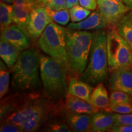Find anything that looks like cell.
I'll return each instance as SVG.
<instances>
[{
  "mask_svg": "<svg viewBox=\"0 0 132 132\" xmlns=\"http://www.w3.org/2000/svg\"><path fill=\"white\" fill-rule=\"evenodd\" d=\"M89 103L99 110L110 111V98L103 82L98 84L94 89L90 96Z\"/></svg>",
  "mask_w": 132,
  "mask_h": 132,
  "instance_id": "d6986e66",
  "label": "cell"
},
{
  "mask_svg": "<svg viewBox=\"0 0 132 132\" xmlns=\"http://www.w3.org/2000/svg\"><path fill=\"white\" fill-rule=\"evenodd\" d=\"M34 1H41V0H34Z\"/></svg>",
  "mask_w": 132,
  "mask_h": 132,
  "instance_id": "d590c367",
  "label": "cell"
},
{
  "mask_svg": "<svg viewBox=\"0 0 132 132\" xmlns=\"http://www.w3.org/2000/svg\"><path fill=\"white\" fill-rule=\"evenodd\" d=\"M13 5L1 1L0 3V27L1 31L11 25L12 22Z\"/></svg>",
  "mask_w": 132,
  "mask_h": 132,
  "instance_id": "44dd1931",
  "label": "cell"
},
{
  "mask_svg": "<svg viewBox=\"0 0 132 132\" xmlns=\"http://www.w3.org/2000/svg\"><path fill=\"white\" fill-rule=\"evenodd\" d=\"M116 29L132 50V10L127 13L119 21Z\"/></svg>",
  "mask_w": 132,
  "mask_h": 132,
  "instance_id": "ffe728a7",
  "label": "cell"
},
{
  "mask_svg": "<svg viewBox=\"0 0 132 132\" xmlns=\"http://www.w3.org/2000/svg\"><path fill=\"white\" fill-rule=\"evenodd\" d=\"M110 106L120 104H132V96L122 91H112L110 97Z\"/></svg>",
  "mask_w": 132,
  "mask_h": 132,
  "instance_id": "d4e9b609",
  "label": "cell"
},
{
  "mask_svg": "<svg viewBox=\"0 0 132 132\" xmlns=\"http://www.w3.org/2000/svg\"><path fill=\"white\" fill-rule=\"evenodd\" d=\"M115 120V114L107 111H98L92 115L90 131H109L114 125Z\"/></svg>",
  "mask_w": 132,
  "mask_h": 132,
  "instance_id": "9a60e30c",
  "label": "cell"
},
{
  "mask_svg": "<svg viewBox=\"0 0 132 132\" xmlns=\"http://www.w3.org/2000/svg\"><path fill=\"white\" fill-rule=\"evenodd\" d=\"M1 132H21L23 131L22 128L19 125L10 122H3L1 123Z\"/></svg>",
  "mask_w": 132,
  "mask_h": 132,
  "instance_id": "f546056e",
  "label": "cell"
},
{
  "mask_svg": "<svg viewBox=\"0 0 132 132\" xmlns=\"http://www.w3.org/2000/svg\"><path fill=\"white\" fill-rule=\"evenodd\" d=\"M131 70H132V65H131Z\"/></svg>",
  "mask_w": 132,
  "mask_h": 132,
  "instance_id": "8d00e7d4",
  "label": "cell"
},
{
  "mask_svg": "<svg viewBox=\"0 0 132 132\" xmlns=\"http://www.w3.org/2000/svg\"><path fill=\"white\" fill-rule=\"evenodd\" d=\"M40 78L45 95L50 100L66 96L68 90V73L52 57L40 54Z\"/></svg>",
  "mask_w": 132,
  "mask_h": 132,
  "instance_id": "3957f363",
  "label": "cell"
},
{
  "mask_svg": "<svg viewBox=\"0 0 132 132\" xmlns=\"http://www.w3.org/2000/svg\"><path fill=\"white\" fill-rule=\"evenodd\" d=\"M99 12L108 24V28L116 27L117 24L131 8L121 0H97Z\"/></svg>",
  "mask_w": 132,
  "mask_h": 132,
  "instance_id": "52a82bcc",
  "label": "cell"
},
{
  "mask_svg": "<svg viewBox=\"0 0 132 132\" xmlns=\"http://www.w3.org/2000/svg\"><path fill=\"white\" fill-rule=\"evenodd\" d=\"M106 36L109 72L131 67L132 50L118 32L116 27L108 28Z\"/></svg>",
  "mask_w": 132,
  "mask_h": 132,
  "instance_id": "8992f818",
  "label": "cell"
},
{
  "mask_svg": "<svg viewBox=\"0 0 132 132\" xmlns=\"http://www.w3.org/2000/svg\"><path fill=\"white\" fill-rule=\"evenodd\" d=\"M108 28V24L106 20L97 11L91 13L87 18L80 22L69 24L67 28L75 30L97 31Z\"/></svg>",
  "mask_w": 132,
  "mask_h": 132,
  "instance_id": "4fadbf2b",
  "label": "cell"
},
{
  "mask_svg": "<svg viewBox=\"0 0 132 132\" xmlns=\"http://www.w3.org/2000/svg\"><path fill=\"white\" fill-rule=\"evenodd\" d=\"M123 1L127 5L132 8V0H123Z\"/></svg>",
  "mask_w": 132,
  "mask_h": 132,
  "instance_id": "836d02e7",
  "label": "cell"
},
{
  "mask_svg": "<svg viewBox=\"0 0 132 132\" xmlns=\"http://www.w3.org/2000/svg\"><path fill=\"white\" fill-rule=\"evenodd\" d=\"M93 33L88 31H66V48L71 72L80 77L86 68L91 50Z\"/></svg>",
  "mask_w": 132,
  "mask_h": 132,
  "instance_id": "277c9868",
  "label": "cell"
},
{
  "mask_svg": "<svg viewBox=\"0 0 132 132\" xmlns=\"http://www.w3.org/2000/svg\"><path fill=\"white\" fill-rule=\"evenodd\" d=\"M52 105L47 101L39 98L32 113L23 125V131L31 132L39 130L42 125L47 122L52 112L56 110L52 107Z\"/></svg>",
  "mask_w": 132,
  "mask_h": 132,
  "instance_id": "9c48e42d",
  "label": "cell"
},
{
  "mask_svg": "<svg viewBox=\"0 0 132 132\" xmlns=\"http://www.w3.org/2000/svg\"><path fill=\"white\" fill-rule=\"evenodd\" d=\"M1 1L8 3V4H13L14 3L15 0H1Z\"/></svg>",
  "mask_w": 132,
  "mask_h": 132,
  "instance_id": "e575fe53",
  "label": "cell"
},
{
  "mask_svg": "<svg viewBox=\"0 0 132 132\" xmlns=\"http://www.w3.org/2000/svg\"><path fill=\"white\" fill-rule=\"evenodd\" d=\"M70 20L72 23H77L87 18L90 13V10L82 7L80 4H77L69 9Z\"/></svg>",
  "mask_w": 132,
  "mask_h": 132,
  "instance_id": "cb8c5ba5",
  "label": "cell"
},
{
  "mask_svg": "<svg viewBox=\"0 0 132 132\" xmlns=\"http://www.w3.org/2000/svg\"><path fill=\"white\" fill-rule=\"evenodd\" d=\"M110 111L119 114L132 113V104H120L110 106Z\"/></svg>",
  "mask_w": 132,
  "mask_h": 132,
  "instance_id": "f1b7e54d",
  "label": "cell"
},
{
  "mask_svg": "<svg viewBox=\"0 0 132 132\" xmlns=\"http://www.w3.org/2000/svg\"><path fill=\"white\" fill-rule=\"evenodd\" d=\"M78 4L79 0H66V7L69 9Z\"/></svg>",
  "mask_w": 132,
  "mask_h": 132,
  "instance_id": "d6a6232c",
  "label": "cell"
},
{
  "mask_svg": "<svg viewBox=\"0 0 132 132\" xmlns=\"http://www.w3.org/2000/svg\"><path fill=\"white\" fill-rule=\"evenodd\" d=\"M109 87L111 91H122L132 96V70L131 67L118 69L111 72Z\"/></svg>",
  "mask_w": 132,
  "mask_h": 132,
  "instance_id": "8fae6325",
  "label": "cell"
},
{
  "mask_svg": "<svg viewBox=\"0 0 132 132\" xmlns=\"http://www.w3.org/2000/svg\"><path fill=\"white\" fill-rule=\"evenodd\" d=\"M94 89L93 87L87 82L73 77L69 81L67 93L89 102Z\"/></svg>",
  "mask_w": 132,
  "mask_h": 132,
  "instance_id": "e0dca14e",
  "label": "cell"
},
{
  "mask_svg": "<svg viewBox=\"0 0 132 132\" xmlns=\"http://www.w3.org/2000/svg\"><path fill=\"white\" fill-rule=\"evenodd\" d=\"M28 36L15 24H11L1 31V38L12 44L21 52L29 47Z\"/></svg>",
  "mask_w": 132,
  "mask_h": 132,
  "instance_id": "7c38bea8",
  "label": "cell"
},
{
  "mask_svg": "<svg viewBox=\"0 0 132 132\" xmlns=\"http://www.w3.org/2000/svg\"><path fill=\"white\" fill-rule=\"evenodd\" d=\"M52 21H53L50 16L42 3L34 8L30 14L27 28L28 37L34 40L39 39Z\"/></svg>",
  "mask_w": 132,
  "mask_h": 132,
  "instance_id": "ba28073f",
  "label": "cell"
},
{
  "mask_svg": "<svg viewBox=\"0 0 132 132\" xmlns=\"http://www.w3.org/2000/svg\"><path fill=\"white\" fill-rule=\"evenodd\" d=\"M131 10H132V8H131Z\"/></svg>",
  "mask_w": 132,
  "mask_h": 132,
  "instance_id": "f35d334b",
  "label": "cell"
},
{
  "mask_svg": "<svg viewBox=\"0 0 132 132\" xmlns=\"http://www.w3.org/2000/svg\"><path fill=\"white\" fill-rule=\"evenodd\" d=\"M41 2L44 6L55 11L67 8L66 0H41Z\"/></svg>",
  "mask_w": 132,
  "mask_h": 132,
  "instance_id": "4316f807",
  "label": "cell"
},
{
  "mask_svg": "<svg viewBox=\"0 0 132 132\" xmlns=\"http://www.w3.org/2000/svg\"><path fill=\"white\" fill-rule=\"evenodd\" d=\"M67 29L52 21L39 38V47L45 54L60 64L67 72L72 73L66 48Z\"/></svg>",
  "mask_w": 132,
  "mask_h": 132,
  "instance_id": "5b68a950",
  "label": "cell"
},
{
  "mask_svg": "<svg viewBox=\"0 0 132 132\" xmlns=\"http://www.w3.org/2000/svg\"><path fill=\"white\" fill-rule=\"evenodd\" d=\"M109 131L113 132H132V125H114Z\"/></svg>",
  "mask_w": 132,
  "mask_h": 132,
  "instance_id": "1f68e13d",
  "label": "cell"
},
{
  "mask_svg": "<svg viewBox=\"0 0 132 132\" xmlns=\"http://www.w3.org/2000/svg\"><path fill=\"white\" fill-rule=\"evenodd\" d=\"M66 123L72 131L77 132L90 131L92 115L66 112Z\"/></svg>",
  "mask_w": 132,
  "mask_h": 132,
  "instance_id": "2e32d148",
  "label": "cell"
},
{
  "mask_svg": "<svg viewBox=\"0 0 132 132\" xmlns=\"http://www.w3.org/2000/svg\"><path fill=\"white\" fill-rule=\"evenodd\" d=\"M65 108L66 112L92 115L99 110L89 102L67 93L65 96Z\"/></svg>",
  "mask_w": 132,
  "mask_h": 132,
  "instance_id": "5bb4252c",
  "label": "cell"
},
{
  "mask_svg": "<svg viewBox=\"0 0 132 132\" xmlns=\"http://www.w3.org/2000/svg\"><path fill=\"white\" fill-rule=\"evenodd\" d=\"M4 61L0 62V97L2 98L9 90L10 82V72L7 65Z\"/></svg>",
  "mask_w": 132,
  "mask_h": 132,
  "instance_id": "603a6c76",
  "label": "cell"
},
{
  "mask_svg": "<svg viewBox=\"0 0 132 132\" xmlns=\"http://www.w3.org/2000/svg\"><path fill=\"white\" fill-rule=\"evenodd\" d=\"M92 36L89 61L80 79L91 86L106 81L108 77L106 31H94Z\"/></svg>",
  "mask_w": 132,
  "mask_h": 132,
  "instance_id": "7a4b0ae2",
  "label": "cell"
},
{
  "mask_svg": "<svg viewBox=\"0 0 132 132\" xmlns=\"http://www.w3.org/2000/svg\"><path fill=\"white\" fill-rule=\"evenodd\" d=\"M114 125H132V113L119 114L115 113Z\"/></svg>",
  "mask_w": 132,
  "mask_h": 132,
  "instance_id": "83f0119b",
  "label": "cell"
},
{
  "mask_svg": "<svg viewBox=\"0 0 132 132\" xmlns=\"http://www.w3.org/2000/svg\"><path fill=\"white\" fill-rule=\"evenodd\" d=\"M40 4H42L41 1L34 0H15L13 3L12 22L19 26L27 35V28L31 13Z\"/></svg>",
  "mask_w": 132,
  "mask_h": 132,
  "instance_id": "30bf717a",
  "label": "cell"
},
{
  "mask_svg": "<svg viewBox=\"0 0 132 132\" xmlns=\"http://www.w3.org/2000/svg\"><path fill=\"white\" fill-rule=\"evenodd\" d=\"M121 1H122V0H121Z\"/></svg>",
  "mask_w": 132,
  "mask_h": 132,
  "instance_id": "74e56055",
  "label": "cell"
},
{
  "mask_svg": "<svg viewBox=\"0 0 132 132\" xmlns=\"http://www.w3.org/2000/svg\"><path fill=\"white\" fill-rule=\"evenodd\" d=\"M79 4L90 11H94L97 8V0H79Z\"/></svg>",
  "mask_w": 132,
  "mask_h": 132,
  "instance_id": "4dcf8cb0",
  "label": "cell"
},
{
  "mask_svg": "<svg viewBox=\"0 0 132 132\" xmlns=\"http://www.w3.org/2000/svg\"><path fill=\"white\" fill-rule=\"evenodd\" d=\"M15 46L1 38L0 40V56L1 58L9 69H11L17 61L21 54Z\"/></svg>",
  "mask_w": 132,
  "mask_h": 132,
  "instance_id": "ac0fdd59",
  "label": "cell"
},
{
  "mask_svg": "<svg viewBox=\"0 0 132 132\" xmlns=\"http://www.w3.org/2000/svg\"><path fill=\"white\" fill-rule=\"evenodd\" d=\"M49 15L50 16L52 21L60 25L65 26L69 22L70 19L69 10L67 8L61 10H53L45 7Z\"/></svg>",
  "mask_w": 132,
  "mask_h": 132,
  "instance_id": "7402d4cb",
  "label": "cell"
},
{
  "mask_svg": "<svg viewBox=\"0 0 132 132\" xmlns=\"http://www.w3.org/2000/svg\"><path fill=\"white\" fill-rule=\"evenodd\" d=\"M40 53L36 48L24 50L11 68L12 88L19 93H32L40 83L39 77Z\"/></svg>",
  "mask_w": 132,
  "mask_h": 132,
  "instance_id": "6da1fadb",
  "label": "cell"
},
{
  "mask_svg": "<svg viewBox=\"0 0 132 132\" xmlns=\"http://www.w3.org/2000/svg\"><path fill=\"white\" fill-rule=\"evenodd\" d=\"M45 131L52 132H68L72 131L67 123L61 120H53L47 125Z\"/></svg>",
  "mask_w": 132,
  "mask_h": 132,
  "instance_id": "484cf974",
  "label": "cell"
}]
</instances>
